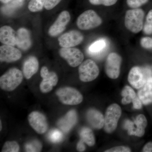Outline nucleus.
Here are the masks:
<instances>
[{
	"instance_id": "18",
	"label": "nucleus",
	"mask_w": 152,
	"mask_h": 152,
	"mask_svg": "<svg viewBox=\"0 0 152 152\" xmlns=\"http://www.w3.org/2000/svg\"><path fill=\"white\" fill-rule=\"evenodd\" d=\"M17 32L9 26H4L0 29V40L8 45H16Z\"/></svg>"
},
{
	"instance_id": "13",
	"label": "nucleus",
	"mask_w": 152,
	"mask_h": 152,
	"mask_svg": "<svg viewBox=\"0 0 152 152\" xmlns=\"http://www.w3.org/2000/svg\"><path fill=\"white\" fill-rule=\"evenodd\" d=\"M70 15L67 11L61 12L55 23L49 28L48 34L51 37H56L65 30L66 26L70 20Z\"/></svg>"
},
{
	"instance_id": "10",
	"label": "nucleus",
	"mask_w": 152,
	"mask_h": 152,
	"mask_svg": "<svg viewBox=\"0 0 152 152\" xmlns=\"http://www.w3.org/2000/svg\"><path fill=\"white\" fill-rule=\"evenodd\" d=\"M40 75L43 78L39 86L41 92L44 94L50 92L58 84L57 74L54 72H49L47 67L43 66L41 69Z\"/></svg>"
},
{
	"instance_id": "37",
	"label": "nucleus",
	"mask_w": 152,
	"mask_h": 152,
	"mask_svg": "<svg viewBox=\"0 0 152 152\" xmlns=\"http://www.w3.org/2000/svg\"><path fill=\"white\" fill-rule=\"evenodd\" d=\"M142 152H152V142H149L145 145L142 149Z\"/></svg>"
},
{
	"instance_id": "1",
	"label": "nucleus",
	"mask_w": 152,
	"mask_h": 152,
	"mask_svg": "<svg viewBox=\"0 0 152 152\" xmlns=\"http://www.w3.org/2000/svg\"><path fill=\"white\" fill-rule=\"evenodd\" d=\"M145 13L141 9H132L126 12L125 26L132 33L137 34L143 29Z\"/></svg>"
},
{
	"instance_id": "34",
	"label": "nucleus",
	"mask_w": 152,
	"mask_h": 152,
	"mask_svg": "<svg viewBox=\"0 0 152 152\" xmlns=\"http://www.w3.org/2000/svg\"><path fill=\"white\" fill-rule=\"evenodd\" d=\"M61 0H46L45 5V8L47 10H52L56 6Z\"/></svg>"
},
{
	"instance_id": "6",
	"label": "nucleus",
	"mask_w": 152,
	"mask_h": 152,
	"mask_svg": "<svg viewBox=\"0 0 152 152\" xmlns=\"http://www.w3.org/2000/svg\"><path fill=\"white\" fill-rule=\"evenodd\" d=\"M121 113V109L117 104H112L109 106L104 117V129L106 132L111 134L115 130Z\"/></svg>"
},
{
	"instance_id": "9",
	"label": "nucleus",
	"mask_w": 152,
	"mask_h": 152,
	"mask_svg": "<svg viewBox=\"0 0 152 152\" xmlns=\"http://www.w3.org/2000/svg\"><path fill=\"white\" fill-rule=\"evenodd\" d=\"M59 54L72 67L80 65L84 58L83 53L76 48H62L60 50Z\"/></svg>"
},
{
	"instance_id": "7",
	"label": "nucleus",
	"mask_w": 152,
	"mask_h": 152,
	"mask_svg": "<svg viewBox=\"0 0 152 152\" xmlns=\"http://www.w3.org/2000/svg\"><path fill=\"white\" fill-rule=\"evenodd\" d=\"M99 74V67L93 60H86L79 66V78L82 82L92 81L97 77Z\"/></svg>"
},
{
	"instance_id": "39",
	"label": "nucleus",
	"mask_w": 152,
	"mask_h": 152,
	"mask_svg": "<svg viewBox=\"0 0 152 152\" xmlns=\"http://www.w3.org/2000/svg\"><path fill=\"white\" fill-rule=\"evenodd\" d=\"M0 125H1V127H0V128H1V129H0V131H1L2 130V123H1V121H0Z\"/></svg>"
},
{
	"instance_id": "29",
	"label": "nucleus",
	"mask_w": 152,
	"mask_h": 152,
	"mask_svg": "<svg viewBox=\"0 0 152 152\" xmlns=\"http://www.w3.org/2000/svg\"><path fill=\"white\" fill-rule=\"evenodd\" d=\"M143 31L145 34L151 35L152 34V10H150L147 15L145 22L143 28Z\"/></svg>"
},
{
	"instance_id": "4",
	"label": "nucleus",
	"mask_w": 152,
	"mask_h": 152,
	"mask_svg": "<svg viewBox=\"0 0 152 152\" xmlns=\"http://www.w3.org/2000/svg\"><path fill=\"white\" fill-rule=\"evenodd\" d=\"M102 23L101 17L93 10H88L81 14L77 20L78 27L82 30L91 29L98 27Z\"/></svg>"
},
{
	"instance_id": "31",
	"label": "nucleus",
	"mask_w": 152,
	"mask_h": 152,
	"mask_svg": "<svg viewBox=\"0 0 152 152\" xmlns=\"http://www.w3.org/2000/svg\"><path fill=\"white\" fill-rule=\"evenodd\" d=\"M118 0H89L90 3L94 5H103L106 7H110L114 5Z\"/></svg>"
},
{
	"instance_id": "25",
	"label": "nucleus",
	"mask_w": 152,
	"mask_h": 152,
	"mask_svg": "<svg viewBox=\"0 0 152 152\" xmlns=\"http://www.w3.org/2000/svg\"><path fill=\"white\" fill-rule=\"evenodd\" d=\"M81 139L89 146H93L95 144V138L91 129L88 128H83L80 133Z\"/></svg>"
},
{
	"instance_id": "8",
	"label": "nucleus",
	"mask_w": 152,
	"mask_h": 152,
	"mask_svg": "<svg viewBox=\"0 0 152 152\" xmlns=\"http://www.w3.org/2000/svg\"><path fill=\"white\" fill-rule=\"evenodd\" d=\"M122 58L115 53H111L107 57L105 70L107 75L110 78H118L120 74Z\"/></svg>"
},
{
	"instance_id": "22",
	"label": "nucleus",
	"mask_w": 152,
	"mask_h": 152,
	"mask_svg": "<svg viewBox=\"0 0 152 152\" xmlns=\"http://www.w3.org/2000/svg\"><path fill=\"white\" fill-rule=\"evenodd\" d=\"M24 1V0H11L2 7V12L6 15H11L23 6Z\"/></svg>"
},
{
	"instance_id": "21",
	"label": "nucleus",
	"mask_w": 152,
	"mask_h": 152,
	"mask_svg": "<svg viewBox=\"0 0 152 152\" xmlns=\"http://www.w3.org/2000/svg\"><path fill=\"white\" fill-rule=\"evenodd\" d=\"M138 96L144 104L152 103V77L148 79L146 83L139 90Z\"/></svg>"
},
{
	"instance_id": "20",
	"label": "nucleus",
	"mask_w": 152,
	"mask_h": 152,
	"mask_svg": "<svg viewBox=\"0 0 152 152\" xmlns=\"http://www.w3.org/2000/svg\"><path fill=\"white\" fill-rule=\"evenodd\" d=\"M39 64L36 57L31 56L25 61L23 66V73L26 79H30L37 73L39 69Z\"/></svg>"
},
{
	"instance_id": "12",
	"label": "nucleus",
	"mask_w": 152,
	"mask_h": 152,
	"mask_svg": "<svg viewBox=\"0 0 152 152\" xmlns=\"http://www.w3.org/2000/svg\"><path fill=\"white\" fill-rule=\"evenodd\" d=\"M84 37L79 31L73 30L64 34L58 38L59 44L62 48H72L83 40Z\"/></svg>"
},
{
	"instance_id": "5",
	"label": "nucleus",
	"mask_w": 152,
	"mask_h": 152,
	"mask_svg": "<svg viewBox=\"0 0 152 152\" xmlns=\"http://www.w3.org/2000/svg\"><path fill=\"white\" fill-rule=\"evenodd\" d=\"M152 77L151 72L147 68L134 66L132 68L128 75L129 83L136 89L141 88L148 80Z\"/></svg>"
},
{
	"instance_id": "27",
	"label": "nucleus",
	"mask_w": 152,
	"mask_h": 152,
	"mask_svg": "<svg viewBox=\"0 0 152 152\" xmlns=\"http://www.w3.org/2000/svg\"><path fill=\"white\" fill-rule=\"evenodd\" d=\"M42 148L40 142L38 140H34L25 145V150L26 152H40Z\"/></svg>"
},
{
	"instance_id": "15",
	"label": "nucleus",
	"mask_w": 152,
	"mask_h": 152,
	"mask_svg": "<svg viewBox=\"0 0 152 152\" xmlns=\"http://www.w3.org/2000/svg\"><path fill=\"white\" fill-rule=\"evenodd\" d=\"M123 96L122 103L127 104L133 103V107L135 109H140L142 107V102L138 96H137L134 90L129 86H126L121 92Z\"/></svg>"
},
{
	"instance_id": "3",
	"label": "nucleus",
	"mask_w": 152,
	"mask_h": 152,
	"mask_svg": "<svg viewBox=\"0 0 152 152\" xmlns=\"http://www.w3.org/2000/svg\"><path fill=\"white\" fill-rule=\"evenodd\" d=\"M56 95L61 103L68 105H76L83 102V95L76 89L70 87L60 88Z\"/></svg>"
},
{
	"instance_id": "33",
	"label": "nucleus",
	"mask_w": 152,
	"mask_h": 152,
	"mask_svg": "<svg viewBox=\"0 0 152 152\" xmlns=\"http://www.w3.org/2000/svg\"><path fill=\"white\" fill-rule=\"evenodd\" d=\"M140 45L144 48L152 49V38L149 37L142 38L140 40Z\"/></svg>"
},
{
	"instance_id": "11",
	"label": "nucleus",
	"mask_w": 152,
	"mask_h": 152,
	"mask_svg": "<svg viewBox=\"0 0 152 152\" xmlns=\"http://www.w3.org/2000/svg\"><path fill=\"white\" fill-rule=\"evenodd\" d=\"M28 121L33 129L39 134H45L48 130V124L46 118L40 112H31L28 116Z\"/></svg>"
},
{
	"instance_id": "26",
	"label": "nucleus",
	"mask_w": 152,
	"mask_h": 152,
	"mask_svg": "<svg viewBox=\"0 0 152 152\" xmlns=\"http://www.w3.org/2000/svg\"><path fill=\"white\" fill-rule=\"evenodd\" d=\"M46 0H31L28 5V8L31 12H37L42 10L45 7Z\"/></svg>"
},
{
	"instance_id": "2",
	"label": "nucleus",
	"mask_w": 152,
	"mask_h": 152,
	"mask_svg": "<svg viewBox=\"0 0 152 152\" xmlns=\"http://www.w3.org/2000/svg\"><path fill=\"white\" fill-rule=\"evenodd\" d=\"M23 78L21 71L17 68H12L0 77L1 88L5 91H13L20 85Z\"/></svg>"
},
{
	"instance_id": "17",
	"label": "nucleus",
	"mask_w": 152,
	"mask_h": 152,
	"mask_svg": "<svg viewBox=\"0 0 152 152\" xmlns=\"http://www.w3.org/2000/svg\"><path fill=\"white\" fill-rule=\"evenodd\" d=\"M86 118L88 122L93 128L100 129L104 125V117L97 110L90 109L87 111Z\"/></svg>"
},
{
	"instance_id": "38",
	"label": "nucleus",
	"mask_w": 152,
	"mask_h": 152,
	"mask_svg": "<svg viewBox=\"0 0 152 152\" xmlns=\"http://www.w3.org/2000/svg\"><path fill=\"white\" fill-rule=\"evenodd\" d=\"M11 0H1V1L4 4H6V3H8Z\"/></svg>"
},
{
	"instance_id": "36",
	"label": "nucleus",
	"mask_w": 152,
	"mask_h": 152,
	"mask_svg": "<svg viewBox=\"0 0 152 152\" xmlns=\"http://www.w3.org/2000/svg\"><path fill=\"white\" fill-rule=\"evenodd\" d=\"M84 142L81 139L77 145V149L79 152H83L86 149Z\"/></svg>"
},
{
	"instance_id": "23",
	"label": "nucleus",
	"mask_w": 152,
	"mask_h": 152,
	"mask_svg": "<svg viewBox=\"0 0 152 152\" xmlns=\"http://www.w3.org/2000/svg\"><path fill=\"white\" fill-rule=\"evenodd\" d=\"M135 124L137 126V129L134 132L133 134L139 137L144 135L145 129L148 125V122L146 117L143 115H139L136 118Z\"/></svg>"
},
{
	"instance_id": "14",
	"label": "nucleus",
	"mask_w": 152,
	"mask_h": 152,
	"mask_svg": "<svg viewBox=\"0 0 152 152\" xmlns=\"http://www.w3.org/2000/svg\"><path fill=\"white\" fill-rule=\"evenodd\" d=\"M22 53L18 49L12 46L4 45L0 47V60L1 62H13L20 59Z\"/></svg>"
},
{
	"instance_id": "16",
	"label": "nucleus",
	"mask_w": 152,
	"mask_h": 152,
	"mask_svg": "<svg viewBox=\"0 0 152 152\" xmlns=\"http://www.w3.org/2000/svg\"><path fill=\"white\" fill-rule=\"evenodd\" d=\"M77 120V113L72 110L67 113L65 116L59 120L58 125L59 127L65 132H68L76 124Z\"/></svg>"
},
{
	"instance_id": "32",
	"label": "nucleus",
	"mask_w": 152,
	"mask_h": 152,
	"mask_svg": "<svg viewBox=\"0 0 152 152\" xmlns=\"http://www.w3.org/2000/svg\"><path fill=\"white\" fill-rule=\"evenodd\" d=\"M149 0H126L127 5L132 9L139 8L148 2Z\"/></svg>"
},
{
	"instance_id": "30",
	"label": "nucleus",
	"mask_w": 152,
	"mask_h": 152,
	"mask_svg": "<svg viewBox=\"0 0 152 152\" xmlns=\"http://www.w3.org/2000/svg\"><path fill=\"white\" fill-rule=\"evenodd\" d=\"M63 134L59 130L54 129L52 130L49 135V138L54 143L59 142L63 139Z\"/></svg>"
},
{
	"instance_id": "19",
	"label": "nucleus",
	"mask_w": 152,
	"mask_h": 152,
	"mask_svg": "<svg viewBox=\"0 0 152 152\" xmlns=\"http://www.w3.org/2000/svg\"><path fill=\"white\" fill-rule=\"evenodd\" d=\"M32 45L29 31L24 28H20L17 32L16 45L23 50H27Z\"/></svg>"
},
{
	"instance_id": "35",
	"label": "nucleus",
	"mask_w": 152,
	"mask_h": 152,
	"mask_svg": "<svg viewBox=\"0 0 152 152\" xmlns=\"http://www.w3.org/2000/svg\"><path fill=\"white\" fill-rule=\"evenodd\" d=\"M105 152H130L131 150L129 147L118 146L114 147L110 149L107 150Z\"/></svg>"
},
{
	"instance_id": "24",
	"label": "nucleus",
	"mask_w": 152,
	"mask_h": 152,
	"mask_svg": "<svg viewBox=\"0 0 152 152\" xmlns=\"http://www.w3.org/2000/svg\"><path fill=\"white\" fill-rule=\"evenodd\" d=\"M107 47V42L104 39H101L91 45L88 49L89 53L93 56H96L103 52Z\"/></svg>"
},
{
	"instance_id": "28",
	"label": "nucleus",
	"mask_w": 152,
	"mask_h": 152,
	"mask_svg": "<svg viewBox=\"0 0 152 152\" xmlns=\"http://www.w3.org/2000/svg\"><path fill=\"white\" fill-rule=\"evenodd\" d=\"M20 150V146L17 142L15 141H7L4 144L1 152H18Z\"/></svg>"
}]
</instances>
